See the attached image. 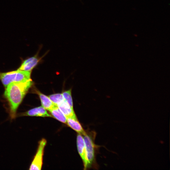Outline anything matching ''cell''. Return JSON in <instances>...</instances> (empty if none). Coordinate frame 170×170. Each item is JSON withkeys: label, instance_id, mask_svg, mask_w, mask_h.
I'll return each instance as SVG.
<instances>
[{"label": "cell", "instance_id": "cell-6", "mask_svg": "<svg viewBox=\"0 0 170 170\" xmlns=\"http://www.w3.org/2000/svg\"><path fill=\"white\" fill-rule=\"evenodd\" d=\"M41 58L37 55L29 58L24 60L17 70L26 71L31 72L40 62Z\"/></svg>", "mask_w": 170, "mask_h": 170}, {"label": "cell", "instance_id": "cell-4", "mask_svg": "<svg viewBox=\"0 0 170 170\" xmlns=\"http://www.w3.org/2000/svg\"><path fill=\"white\" fill-rule=\"evenodd\" d=\"M95 134L91 133H86L83 138L86 149L87 158L90 166L94 162L95 155V145L94 140Z\"/></svg>", "mask_w": 170, "mask_h": 170}, {"label": "cell", "instance_id": "cell-13", "mask_svg": "<svg viewBox=\"0 0 170 170\" xmlns=\"http://www.w3.org/2000/svg\"><path fill=\"white\" fill-rule=\"evenodd\" d=\"M64 100L69 104L70 106L73 109V101L72 96V89L71 88L62 92Z\"/></svg>", "mask_w": 170, "mask_h": 170}, {"label": "cell", "instance_id": "cell-12", "mask_svg": "<svg viewBox=\"0 0 170 170\" xmlns=\"http://www.w3.org/2000/svg\"><path fill=\"white\" fill-rule=\"evenodd\" d=\"M48 96L54 104L56 106L64 100L62 93H54L48 95Z\"/></svg>", "mask_w": 170, "mask_h": 170}, {"label": "cell", "instance_id": "cell-1", "mask_svg": "<svg viewBox=\"0 0 170 170\" xmlns=\"http://www.w3.org/2000/svg\"><path fill=\"white\" fill-rule=\"evenodd\" d=\"M33 84L31 79L25 82L12 83L5 87L4 96L8 103L11 119L16 117L19 106Z\"/></svg>", "mask_w": 170, "mask_h": 170}, {"label": "cell", "instance_id": "cell-3", "mask_svg": "<svg viewBox=\"0 0 170 170\" xmlns=\"http://www.w3.org/2000/svg\"><path fill=\"white\" fill-rule=\"evenodd\" d=\"M47 141L42 139L39 142L35 156L30 166L29 170H41L43 164V158L45 147Z\"/></svg>", "mask_w": 170, "mask_h": 170}, {"label": "cell", "instance_id": "cell-11", "mask_svg": "<svg viewBox=\"0 0 170 170\" xmlns=\"http://www.w3.org/2000/svg\"><path fill=\"white\" fill-rule=\"evenodd\" d=\"M48 111L52 116L59 121L64 123H66V117L56 106L54 105Z\"/></svg>", "mask_w": 170, "mask_h": 170}, {"label": "cell", "instance_id": "cell-7", "mask_svg": "<svg viewBox=\"0 0 170 170\" xmlns=\"http://www.w3.org/2000/svg\"><path fill=\"white\" fill-rule=\"evenodd\" d=\"M20 116H36L42 117H52L49 114L46 110L42 106H40L34 108L29 110L26 112L20 114Z\"/></svg>", "mask_w": 170, "mask_h": 170}, {"label": "cell", "instance_id": "cell-9", "mask_svg": "<svg viewBox=\"0 0 170 170\" xmlns=\"http://www.w3.org/2000/svg\"><path fill=\"white\" fill-rule=\"evenodd\" d=\"M34 89L35 90V92L39 97L42 106L46 110L49 111L55 105L48 96L42 93L37 89Z\"/></svg>", "mask_w": 170, "mask_h": 170}, {"label": "cell", "instance_id": "cell-2", "mask_svg": "<svg viewBox=\"0 0 170 170\" xmlns=\"http://www.w3.org/2000/svg\"><path fill=\"white\" fill-rule=\"evenodd\" d=\"M31 73L18 70L6 72H0V80L6 87L12 83L23 82L31 79Z\"/></svg>", "mask_w": 170, "mask_h": 170}, {"label": "cell", "instance_id": "cell-5", "mask_svg": "<svg viewBox=\"0 0 170 170\" xmlns=\"http://www.w3.org/2000/svg\"><path fill=\"white\" fill-rule=\"evenodd\" d=\"M76 144L78 153L83 162L84 169L90 166L87 154V152L83 137L78 133L76 138Z\"/></svg>", "mask_w": 170, "mask_h": 170}, {"label": "cell", "instance_id": "cell-10", "mask_svg": "<svg viewBox=\"0 0 170 170\" xmlns=\"http://www.w3.org/2000/svg\"><path fill=\"white\" fill-rule=\"evenodd\" d=\"M66 117H71L77 118L74 109L64 100L57 106Z\"/></svg>", "mask_w": 170, "mask_h": 170}, {"label": "cell", "instance_id": "cell-8", "mask_svg": "<svg viewBox=\"0 0 170 170\" xmlns=\"http://www.w3.org/2000/svg\"><path fill=\"white\" fill-rule=\"evenodd\" d=\"M66 123L78 133L83 135L86 133V132L78 121L77 118L71 117H67Z\"/></svg>", "mask_w": 170, "mask_h": 170}]
</instances>
